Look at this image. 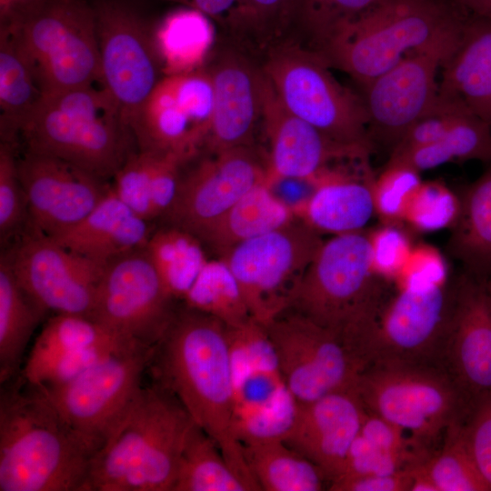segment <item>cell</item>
Segmentation results:
<instances>
[{
	"label": "cell",
	"instance_id": "6da1fadb",
	"mask_svg": "<svg viewBox=\"0 0 491 491\" xmlns=\"http://www.w3.org/2000/svg\"><path fill=\"white\" fill-rule=\"evenodd\" d=\"M147 371L216 443L250 491L260 490L235 427L227 326L210 314L180 304L155 346Z\"/></svg>",
	"mask_w": 491,
	"mask_h": 491
},
{
	"label": "cell",
	"instance_id": "7a4b0ae2",
	"mask_svg": "<svg viewBox=\"0 0 491 491\" xmlns=\"http://www.w3.org/2000/svg\"><path fill=\"white\" fill-rule=\"evenodd\" d=\"M92 457L41 389L1 385L0 491H85Z\"/></svg>",
	"mask_w": 491,
	"mask_h": 491
},
{
	"label": "cell",
	"instance_id": "3957f363",
	"mask_svg": "<svg viewBox=\"0 0 491 491\" xmlns=\"http://www.w3.org/2000/svg\"><path fill=\"white\" fill-rule=\"evenodd\" d=\"M464 22L441 0H382L317 53L363 86L413 55L435 54L444 65L458 46Z\"/></svg>",
	"mask_w": 491,
	"mask_h": 491
},
{
	"label": "cell",
	"instance_id": "277c9868",
	"mask_svg": "<svg viewBox=\"0 0 491 491\" xmlns=\"http://www.w3.org/2000/svg\"><path fill=\"white\" fill-rule=\"evenodd\" d=\"M193 424L167 389L143 385L93 456L85 491H172Z\"/></svg>",
	"mask_w": 491,
	"mask_h": 491
},
{
	"label": "cell",
	"instance_id": "5b68a950",
	"mask_svg": "<svg viewBox=\"0 0 491 491\" xmlns=\"http://www.w3.org/2000/svg\"><path fill=\"white\" fill-rule=\"evenodd\" d=\"M24 151L113 178L136 145L120 106L102 83L44 95L23 126Z\"/></svg>",
	"mask_w": 491,
	"mask_h": 491
},
{
	"label": "cell",
	"instance_id": "8992f818",
	"mask_svg": "<svg viewBox=\"0 0 491 491\" xmlns=\"http://www.w3.org/2000/svg\"><path fill=\"white\" fill-rule=\"evenodd\" d=\"M455 281L427 288L385 281L366 315L345 339L362 366L433 364L441 359L453 310Z\"/></svg>",
	"mask_w": 491,
	"mask_h": 491
},
{
	"label": "cell",
	"instance_id": "52a82bcc",
	"mask_svg": "<svg viewBox=\"0 0 491 491\" xmlns=\"http://www.w3.org/2000/svg\"><path fill=\"white\" fill-rule=\"evenodd\" d=\"M355 390L366 411L399 427L428 457L473 408L449 374L433 364L368 366Z\"/></svg>",
	"mask_w": 491,
	"mask_h": 491
},
{
	"label": "cell",
	"instance_id": "ba28073f",
	"mask_svg": "<svg viewBox=\"0 0 491 491\" xmlns=\"http://www.w3.org/2000/svg\"><path fill=\"white\" fill-rule=\"evenodd\" d=\"M283 105L331 139L374 149L361 96L340 85L315 50L284 41L272 47L261 64Z\"/></svg>",
	"mask_w": 491,
	"mask_h": 491
},
{
	"label": "cell",
	"instance_id": "9c48e42d",
	"mask_svg": "<svg viewBox=\"0 0 491 491\" xmlns=\"http://www.w3.org/2000/svg\"><path fill=\"white\" fill-rule=\"evenodd\" d=\"M385 281L372 269L368 233L335 235L323 242L287 310L336 333L345 341Z\"/></svg>",
	"mask_w": 491,
	"mask_h": 491
},
{
	"label": "cell",
	"instance_id": "30bf717a",
	"mask_svg": "<svg viewBox=\"0 0 491 491\" xmlns=\"http://www.w3.org/2000/svg\"><path fill=\"white\" fill-rule=\"evenodd\" d=\"M12 29L45 95L103 84L93 4L46 0L19 27Z\"/></svg>",
	"mask_w": 491,
	"mask_h": 491
},
{
	"label": "cell",
	"instance_id": "8fae6325",
	"mask_svg": "<svg viewBox=\"0 0 491 491\" xmlns=\"http://www.w3.org/2000/svg\"><path fill=\"white\" fill-rule=\"evenodd\" d=\"M324 240L301 217L244 242L222 260L232 274L250 316L265 326L288 309Z\"/></svg>",
	"mask_w": 491,
	"mask_h": 491
},
{
	"label": "cell",
	"instance_id": "7c38bea8",
	"mask_svg": "<svg viewBox=\"0 0 491 491\" xmlns=\"http://www.w3.org/2000/svg\"><path fill=\"white\" fill-rule=\"evenodd\" d=\"M227 328L235 427L240 442L284 440L298 404L286 383L264 326L251 318Z\"/></svg>",
	"mask_w": 491,
	"mask_h": 491
},
{
	"label": "cell",
	"instance_id": "4fadbf2b",
	"mask_svg": "<svg viewBox=\"0 0 491 491\" xmlns=\"http://www.w3.org/2000/svg\"><path fill=\"white\" fill-rule=\"evenodd\" d=\"M154 349L123 347L62 385L39 388L93 456L143 386Z\"/></svg>",
	"mask_w": 491,
	"mask_h": 491
},
{
	"label": "cell",
	"instance_id": "5bb4252c",
	"mask_svg": "<svg viewBox=\"0 0 491 491\" xmlns=\"http://www.w3.org/2000/svg\"><path fill=\"white\" fill-rule=\"evenodd\" d=\"M264 327L297 404L355 388L362 366L336 333L291 310Z\"/></svg>",
	"mask_w": 491,
	"mask_h": 491
},
{
	"label": "cell",
	"instance_id": "9a60e30c",
	"mask_svg": "<svg viewBox=\"0 0 491 491\" xmlns=\"http://www.w3.org/2000/svg\"><path fill=\"white\" fill-rule=\"evenodd\" d=\"M269 184L265 152L255 145L201 153L181 170L174 199L161 217L165 225L196 238L246 193Z\"/></svg>",
	"mask_w": 491,
	"mask_h": 491
},
{
	"label": "cell",
	"instance_id": "2e32d148",
	"mask_svg": "<svg viewBox=\"0 0 491 491\" xmlns=\"http://www.w3.org/2000/svg\"><path fill=\"white\" fill-rule=\"evenodd\" d=\"M92 4L103 84L131 126L164 76L154 29L126 0H95Z\"/></svg>",
	"mask_w": 491,
	"mask_h": 491
},
{
	"label": "cell",
	"instance_id": "e0dca14e",
	"mask_svg": "<svg viewBox=\"0 0 491 491\" xmlns=\"http://www.w3.org/2000/svg\"><path fill=\"white\" fill-rule=\"evenodd\" d=\"M179 306L143 248L105 265L91 317L133 342L154 347Z\"/></svg>",
	"mask_w": 491,
	"mask_h": 491
},
{
	"label": "cell",
	"instance_id": "ac0fdd59",
	"mask_svg": "<svg viewBox=\"0 0 491 491\" xmlns=\"http://www.w3.org/2000/svg\"><path fill=\"white\" fill-rule=\"evenodd\" d=\"M213 105L205 67L164 75L131 123L138 149L172 153L186 161L198 155L209 134Z\"/></svg>",
	"mask_w": 491,
	"mask_h": 491
},
{
	"label": "cell",
	"instance_id": "d6986e66",
	"mask_svg": "<svg viewBox=\"0 0 491 491\" xmlns=\"http://www.w3.org/2000/svg\"><path fill=\"white\" fill-rule=\"evenodd\" d=\"M2 256L19 285L46 312L91 316L105 265L38 231Z\"/></svg>",
	"mask_w": 491,
	"mask_h": 491
},
{
	"label": "cell",
	"instance_id": "ffe728a7",
	"mask_svg": "<svg viewBox=\"0 0 491 491\" xmlns=\"http://www.w3.org/2000/svg\"><path fill=\"white\" fill-rule=\"evenodd\" d=\"M442 65L435 54L413 55L361 86L374 148L378 144L391 151L416 122L437 109Z\"/></svg>",
	"mask_w": 491,
	"mask_h": 491
},
{
	"label": "cell",
	"instance_id": "44dd1931",
	"mask_svg": "<svg viewBox=\"0 0 491 491\" xmlns=\"http://www.w3.org/2000/svg\"><path fill=\"white\" fill-rule=\"evenodd\" d=\"M16 160L32 225L49 236L84 218L111 187L105 180L55 157L24 151Z\"/></svg>",
	"mask_w": 491,
	"mask_h": 491
},
{
	"label": "cell",
	"instance_id": "7402d4cb",
	"mask_svg": "<svg viewBox=\"0 0 491 491\" xmlns=\"http://www.w3.org/2000/svg\"><path fill=\"white\" fill-rule=\"evenodd\" d=\"M135 344L91 316L55 314L35 338L19 375L29 385L46 389Z\"/></svg>",
	"mask_w": 491,
	"mask_h": 491
},
{
	"label": "cell",
	"instance_id": "603a6c76",
	"mask_svg": "<svg viewBox=\"0 0 491 491\" xmlns=\"http://www.w3.org/2000/svg\"><path fill=\"white\" fill-rule=\"evenodd\" d=\"M261 127L267 142L269 184L277 179L314 182L335 168L332 165L367 161L371 153L336 142L293 115L280 102L266 77Z\"/></svg>",
	"mask_w": 491,
	"mask_h": 491
},
{
	"label": "cell",
	"instance_id": "cb8c5ba5",
	"mask_svg": "<svg viewBox=\"0 0 491 491\" xmlns=\"http://www.w3.org/2000/svg\"><path fill=\"white\" fill-rule=\"evenodd\" d=\"M214 105L209 134L202 153L255 145L261 127L266 75L245 51L228 47L213 52L205 65Z\"/></svg>",
	"mask_w": 491,
	"mask_h": 491
},
{
	"label": "cell",
	"instance_id": "d4e9b609",
	"mask_svg": "<svg viewBox=\"0 0 491 491\" xmlns=\"http://www.w3.org/2000/svg\"><path fill=\"white\" fill-rule=\"evenodd\" d=\"M441 366L472 407L491 397V292L464 273L456 278Z\"/></svg>",
	"mask_w": 491,
	"mask_h": 491
},
{
	"label": "cell",
	"instance_id": "484cf974",
	"mask_svg": "<svg viewBox=\"0 0 491 491\" xmlns=\"http://www.w3.org/2000/svg\"><path fill=\"white\" fill-rule=\"evenodd\" d=\"M366 414L355 388L298 404L284 441L316 465L329 486L342 473Z\"/></svg>",
	"mask_w": 491,
	"mask_h": 491
},
{
	"label": "cell",
	"instance_id": "4316f807",
	"mask_svg": "<svg viewBox=\"0 0 491 491\" xmlns=\"http://www.w3.org/2000/svg\"><path fill=\"white\" fill-rule=\"evenodd\" d=\"M152 232L149 221L123 203L110 187L84 218L51 237L78 255L106 265L145 248Z\"/></svg>",
	"mask_w": 491,
	"mask_h": 491
},
{
	"label": "cell",
	"instance_id": "83f0119b",
	"mask_svg": "<svg viewBox=\"0 0 491 491\" xmlns=\"http://www.w3.org/2000/svg\"><path fill=\"white\" fill-rule=\"evenodd\" d=\"M442 67L438 97L464 104L491 125V20L465 19L458 46Z\"/></svg>",
	"mask_w": 491,
	"mask_h": 491
},
{
	"label": "cell",
	"instance_id": "f1b7e54d",
	"mask_svg": "<svg viewBox=\"0 0 491 491\" xmlns=\"http://www.w3.org/2000/svg\"><path fill=\"white\" fill-rule=\"evenodd\" d=\"M371 172L350 175L333 168L316 179V187L298 207L299 217L318 232L341 235L362 231L376 215Z\"/></svg>",
	"mask_w": 491,
	"mask_h": 491
},
{
	"label": "cell",
	"instance_id": "f546056e",
	"mask_svg": "<svg viewBox=\"0 0 491 491\" xmlns=\"http://www.w3.org/2000/svg\"><path fill=\"white\" fill-rule=\"evenodd\" d=\"M183 159L172 153L137 149L113 177L112 192L142 218H159L176 192Z\"/></svg>",
	"mask_w": 491,
	"mask_h": 491
},
{
	"label": "cell",
	"instance_id": "4dcf8cb0",
	"mask_svg": "<svg viewBox=\"0 0 491 491\" xmlns=\"http://www.w3.org/2000/svg\"><path fill=\"white\" fill-rule=\"evenodd\" d=\"M293 210L272 192L269 184L256 185L197 237L207 254L222 259L238 245L275 230L295 217Z\"/></svg>",
	"mask_w": 491,
	"mask_h": 491
},
{
	"label": "cell",
	"instance_id": "1f68e13d",
	"mask_svg": "<svg viewBox=\"0 0 491 491\" xmlns=\"http://www.w3.org/2000/svg\"><path fill=\"white\" fill-rule=\"evenodd\" d=\"M460 197L458 216L451 227L447 248L464 274L491 280V163Z\"/></svg>",
	"mask_w": 491,
	"mask_h": 491
},
{
	"label": "cell",
	"instance_id": "d6a6232c",
	"mask_svg": "<svg viewBox=\"0 0 491 491\" xmlns=\"http://www.w3.org/2000/svg\"><path fill=\"white\" fill-rule=\"evenodd\" d=\"M44 95L15 31L0 30L1 142L15 147L23 126Z\"/></svg>",
	"mask_w": 491,
	"mask_h": 491
},
{
	"label": "cell",
	"instance_id": "836d02e7",
	"mask_svg": "<svg viewBox=\"0 0 491 491\" xmlns=\"http://www.w3.org/2000/svg\"><path fill=\"white\" fill-rule=\"evenodd\" d=\"M164 75L204 68L213 54L215 31L212 19L184 7L168 13L154 28Z\"/></svg>",
	"mask_w": 491,
	"mask_h": 491
},
{
	"label": "cell",
	"instance_id": "e575fe53",
	"mask_svg": "<svg viewBox=\"0 0 491 491\" xmlns=\"http://www.w3.org/2000/svg\"><path fill=\"white\" fill-rule=\"evenodd\" d=\"M46 311L19 285L4 256L0 261V385L21 372L25 349Z\"/></svg>",
	"mask_w": 491,
	"mask_h": 491
},
{
	"label": "cell",
	"instance_id": "d590c367",
	"mask_svg": "<svg viewBox=\"0 0 491 491\" xmlns=\"http://www.w3.org/2000/svg\"><path fill=\"white\" fill-rule=\"evenodd\" d=\"M243 449L260 490L321 491L328 487L323 471L282 439L245 444Z\"/></svg>",
	"mask_w": 491,
	"mask_h": 491
},
{
	"label": "cell",
	"instance_id": "8d00e7d4",
	"mask_svg": "<svg viewBox=\"0 0 491 491\" xmlns=\"http://www.w3.org/2000/svg\"><path fill=\"white\" fill-rule=\"evenodd\" d=\"M469 160L491 163V125L463 107L440 140L406 154L389 155L386 165L420 173L448 162Z\"/></svg>",
	"mask_w": 491,
	"mask_h": 491
},
{
	"label": "cell",
	"instance_id": "74e56055",
	"mask_svg": "<svg viewBox=\"0 0 491 491\" xmlns=\"http://www.w3.org/2000/svg\"><path fill=\"white\" fill-rule=\"evenodd\" d=\"M145 249L180 304L209 261L206 250L195 236L168 225L152 232Z\"/></svg>",
	"mask_w": 491,
	"mask_h": 491
},
{
	"label": "cell",
	"instance_id": "f35d334b",
	"mask_svg": "<svg viewBox=\"0 0 491 491\" xmlns=\"http://www.w3.org/2000/svg\"><path fill=\"white\" fill-rule=\"evenodd\" d=\"M172 491H250L216 443L195 423L181 453Z\"/></svg>",
	"mask_w": 491,
	"mask_h": 491
},
{
	"label": "cell",
	"instance_id": "ab89813d",
	"mask_svg": "<svg viewBox=\"0 0 491 491\" xmlns=\"http://www.w3.org/2000/svg\"><path fill=\"white\" fill-rule=\"evenodd\" d=\"M297 0H240L226 23L236 35L266 54L295 26Z\"/></svg>",
	"mask_w": 491,
	"mask_h": 491
},
{
	"label": "cell",
	"instance_id": "60d3db41",
	"mask_svg": "<svg viewBox=\"0 0 491 491\" xmlns=\"http://www.w3.org/2000/svg\"><path fill=\"white\" fill-rule=\"evenodd\" d=\"M182 304L210 314L228 326L252 318L232 274L216 258L209 259Z\"/></svg>",
	"mask_w": 491,
	"mask_h": 491
},
{
	"label": "cell",
	"instance_id": "b9f144b4",
	"mask_svg": "<svg viewBox=\"0 0 491 491\" xmlns=\"http://www.w3.org/2000/svg\"><path fill=\"white\" fill-rule=\"evenodd\" d=\"M462 425L449 430L424 467L437 491H489L467 449Z\"/></svg>",
	"mask_w": 491,
	"mask_h": 491
},
{
	"label": "cell",
	"instance_id": "7bdbcfd3",
	"mask_svg": "<svg viewBox=\"0 0 491 491\" xmlns=\"http://www.w3.org/2000/svg\"><path fill=\"white\" fill-rule=\"evenodd\" d=\"M382 0H297L295 26L318 52L343 26Z\"/></svg>",
	"mask_w": 491,
	"mask_h": 491
},
{
	"label": "cell",
	"instance_id": "ee69618b",
	"mask_svg": "<svg viewBox=\"0 0 491 491\" xmlns=\"http://www.w3.org/2000/svg\"><path fill=\"white\" fill-rule=\"evenodd\" d=\"M460 210V197L439 181L421 183L414 194L403 222L413 230L431 233L452 227Z\"/></svg>",
	"mask_w": 491,
	"mask_h": 491
},
{
	"label": "cell",
	"instance_id": "f6af8a7d",
	"mask_svg": "<svg viewBox=\"0 0 491 491\" xmlns=\"http://www.w3.org/2000/svg\"><path fill=\"white\" fill-rule=\"evenodd\" d=\"M421 183L419 172L406 166L386 165L373 182L376 215L384 224L403 222L406 210Z\"/></svg>",
	"mask_w": 491,
	"mask_h": 491
},
{
	"label": "cell",
	"instance_id": "bcb514c9",
	"mask_svg": "<svg viewBox=\"0 0 491 491\" xmlns=\"http://www.w3.org/2000/svg\"><path fill=\"white\" fill-rule=\"evenodd\" d=\"M15 147L0 145V234L5 240L17 230L28 215L25 194L18 175Z\"/></svg>",
	"mask_w": 491,
	"mask_h": 491
},
{
	"label": "cell",
	"instance_id": "7dc6e473",
	"mask_svg": "<svg viewBox=\"0 0 491 491\" xmlns=\"http://www.w3.org/2000/svg\"><path fill=\"white\" fill-rule=\"evenodd\" d=\"M368 238L374 273L393 282L414 246L409 236L397 225L383 224L368 233Z\"/></svg>",
	"mask_w": 491,
	"mask_h": 491
},
{
	"label": "cell",
	"instance_id": "c3c4849f",
	"mask_svg": "<svg viewBox=\"0 0 491 491\" xmlns=\"http://www.w3.org/2000/svg\"><path fill=\"white\" fill-rule=\"evenodd\" d=\"M420 463L388 452L358 433L349 450L342 473L334 481L364 475L396 473Z\"/></svg>",
	"mask_w": 491,
	"mask_h": 491
},
{
	"label": "cell",
	"instance_id": "681fc988",
	"mask_svg": "<svg viewBox=\"0 0 491 491\" xmlns=\"http://www.w3.org/2000/svg\"><path fill=\"white\" fill-rule=\"evenodd\" d=\"M448 267L441 252L430 245L414 246L393 281L397 287L427 288L448 283Z\"/></svg>",
	"mask_w": 491,
	"mask_h": 491
},
{
	"label": "cell",
	"instance_id": "f907efd6",
	"mask_svg": "<svg viewBox=\"0 0 491 491\" xmlns=\"http://www.w3.org/2000/svg\"><path fill=\"white\" fill-rule=\"evenodd\" d=\"M462 431L473 461L491 491V397L473 406Z\"/></svg>",
	"mask_w": 491,
	"mask_h": 491
},
{
	"label": "cell",
	"instance_id": "816d5d0a",
	"mask_svg": "<svg viewBox=\"0 0 491 491\" xmlns=\"http://www.w3.org/2000/svg\"><path fill=\"white\" fill-rule=\"evenodd\" d=\"M414 466L390 474L342 478L332 482L327 489L332 491H410Z\"/></svg>",
	"mask_w": 491,
	"mask_h": 491
},
{
	"label": "cell",
	"instance_id": "f5cc1de1",
	"mask_svg": "<svg viewBox=\"0 0 491 491\" xmlns=\"http://www.w3.org/2000/svg\"><path fill=\"white\" fill-rule=\"evenodd\" d=\"M46 0H0V30L19 27Z\"/></svg>",
	"mask_w": 491,
	"mask_h": 491
},
{
	"label": "cell",
	"instance_id": "db71d44e",
	"mask_svg": "<svg viewBox=\"0 0 491 491\" xmlns=\"http://www.w3.org/2000/svg\"><path fill=\"white\" fill-rule=\"evenodd\" d=\"M196 9L212 20L225 22L231 16L240 0H173Z\"/></svg>",
	"mask_w": 491,
	"mask_h": 491
},
{
	"label": "cell",
	"instance_id": "11a10c76",
	"mask_svg": "<svg viewBox=\"0 0 491 491\" xmlns=\"http://www.w3.org/2000/svg\"><path fill=\"white\" fill-rule=\"evenodd\" d=\"M456 2L471 11L474 15L491 20V0H456Z\"/></svg>",
	"mask_w": 491,
	"mask_h": 491
},
{
	"label": "cell",
	"instance_id": "9f6ffc18",
	"mask_svg": "<svg viewBox=\"0 0 491 491\" xmlns=\"http://www.w3.org/2000/svg\"><path fill=\"white\" fill-rule=\"evenodd\" d=\"M485 283L486 284V286H487L488 289H489V290H490V292H491V280H490V281H488V282H485Z\"/></svg>",
	"mask_w": 491,
	"mask_h": 491
}]
</instances>
